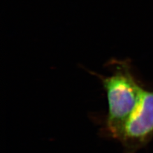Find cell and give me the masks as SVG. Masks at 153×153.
Instances as JSON below:
<instances>
[{
    "label": "cell",
    "mask_w": 153,
    "mask_h": 153,
    "mask_svg": "<svg viewBox=\"0 0 153 153\" xmlns=\"http://www.w3.org/2000/svg\"><path fill=\"white\" fill-rule=\"evenodd\" d=\"M108 76H99L106 91L108 113L105 131L117 140L126 123L139 105L144 89L138 85L126 61L114 62Z\"/></svg>",
    "instance_id": "cell-1"
},
{
    "label": "cell",
    "mask_w": 153,
    "mask_h": 153,
    "mask_svg": "<svg viewBox=\"0 0 153 153\" xmlns=\"http://www.w3.org/2000/svg\"><path fill=\"white\" fill-rule=\"evenodd\" d=\"M153 138V91H144L141 101L117 140L123 153H137Z\"/></svg>",
    "instance_id": "cell-2"
}]
</instances>
